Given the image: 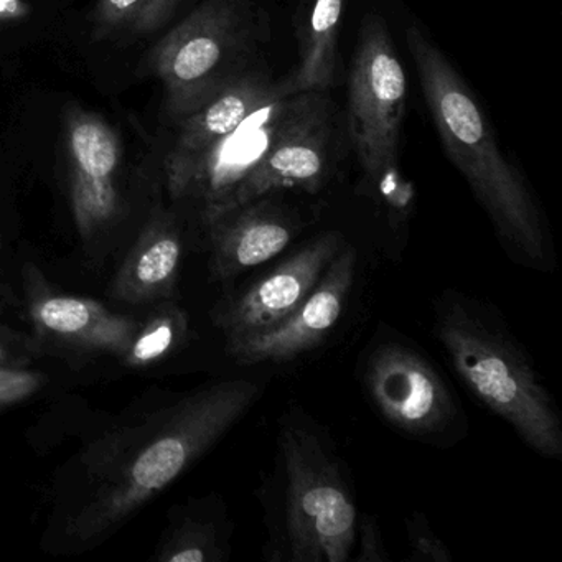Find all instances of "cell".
<instances>
[{
  "label": "cell",
  "mask_w": 562,
  "mask_h": 562,
  "mask_svg": "<svg viewBox=\"0 0 562 562\" xmlns=\"http://www.w3.org/2000/svg\"><path fill=\"white\" fill-rule=\"evenodd\" d=\"M407 48L443 150L469 182L506 255L536 271L554 268V251L528 183L503 156L492 124L439 47L413 25Z\"/></svg>",
  "instance_id": "cell-1"
},
{
  "label": "cell",
  "mask_w": 562,
  "mask_h": 562,
  "mask_svg": "<svg viewBox=\"0 0 562 562\" xmlns=\"http://www.w3.org/2000/svg\"><path fill=\"white\" fill-rule=\"evenodd\" d=\"M261 394L259 381H218L157 413L136 442L97 470V488L71 516L68 535L93 542L120 528L205 456Z\"/></svg>",
  "instance_id": "cell-2"
},
{
  "label": "cell",
  "mask_w": 562,
  "mask_h": 562,
  "mask_svg": "<svg viewBox=\"0 0 562 562\" xmlns=\"http://www.w3.org/2000/svg\"><path fill=\"white\" fill-rule=\"evenodd\" d=\"M266 498L269 559H350L358 531L353 492L330 437L301 409L281 419L274 475Z\"/></svg>",
  "instance_id": "cell-3"
},
{
  "label": "cell",
  "mask_w": 562,
  "mask_h": 562,
  "mask_svg": "<svg viewBox=\"0 0 562 562\" xmlns=\"http://www.w3.org/2000/svg\"><path fill=\"white\" fill-rule=\"evenodd\" d=\"M436 330L453 370L473 396L502 417L535 452L562 456V424L548 387L498 315L462 292L436 305Z\"/></svg>",
  "instance_id": "cell-4"
},
{
  "label": "cell",
  "mask_w": 562,
  "mask_h": 562,
  "mask_svg": "<svg viewBox=\"0 0 562 562\" xmlns=\"http://www.w3.org/2000/svg\"><path fill=\"white\" fill-rule=\"evenodd\" d=\"M406 98V74L386 25L367 19L348 77V127L364 193L386 210L394 232L406 228L414 205L413 187L397 166Z\"/></svg>",
  "instance_id": "cell-5"
},
{
  "label": "cell",
  "mask_w": 562,
  "mask_h": 562,
  "mask_svg": "<svg viewBox=\"0 0 562 562\" xmlns=\"http://www.w3.org/2000/svg\"><path fill=\"white\" fill-rule=\"evenodd\" d=\"M252 2L205 0L150 52L149 71L162 85L170 116H189L245 74L258 31Z\"/></svg>",
  "instance_id": "cell-6"
},
{
  "label": "cell",
  "mask_w": 562,
  "mask_h": 562,
  "mask_svg": "<svg viewBox=\"0 0 562 562\" xmlns=\"http://www.w3.org/2000/svg\"><path fill=\"white\" fill-rule=\"evenodd\" d=\"M331 153L334 117L327 91L291 94L265 157L226 196L213 220L279 190L318 192L330 176Z\"/></svg>",
  "instance_id": "cell-7"
},
{
  "label": "cell",
  "mask_w": 562,
  "mask_h": 562,
  "mask_svg": "<svg viewBox=\"0 0 562 562\" xmlns=\"http://www.w3.org/2000/svg\"><path fill=\"white\" fill-rule=\"evenodd\" d=\"M364 386L381 416L409 436L434 439L456 424L450 387L434 364L403 341H383L368 355Z\"/></svg>",
  "instance_id": "cell-8"
},
{
  "label": "cell",
  "mask_w": 562,
  "mask_h": 562,
  "mask_svg": "<svg viewBox=\"0 0 562 562\" xmlns=\"http://www.w3.org/2000/svg\"><path fill=\"white\" fill-rule=\"evenodd\" d=\"M344 246V238L335 232L312 239L274 269L220 301L212 312L213 325L225 335V341L274 327L317 288Z\"/></svg>",
  "instance_id": "cell-9"
},
{
  "label": "cell",
  "mask_w": 562,
  "mask_h": 562,
  "mask_svg": "<svg viewBox=\"0 0 562 562\" xmlns=\"http://www.w3.org/2000/svg\"><path fill=\"white\" fill-rule=\"evenodd\" d=\"M357 276V251L345 245L308 297L269 330L225 341L236 363H289L321 347L344 317Z\"/></svg>",
  "instance_id": "cell-10"
},
{
  "label": "cell",
  "mask_w": 562,
  "mask_h": 562,
  "mask_svg": "<svg viewBox=\"0 0 562 562\" xmlns=\"http://www.w3.org/2000/svg\"><path fill=\"white\" fill-rule=\"evenodd\" d=\"M70 206L78 235L94 241L121 213L117 173L123 162L120 134L104 117L74 110L67 121Z\"/></svg>",
  "instance_id": "cell-11"
},
{
  "label": "cell",
  "mask_w": 562,
  "mask_h": 562,
  "mask_svg": "<svg viewBox=\"0 0 562 562\" xmlns=\"http://www.w3.org/2000/svg\"><path fill=\"white\" fill-rule=\"evenodd\" d=\"M27 314L38 341L88 355L123 358L140 322L114 314L90 297L60 294L37 269L24 272Z\"/></svg>",
  "instance_id": "cell-12"
},
{
  "label": "cell",
  "mask_w": 562,
  "mask_h": 562,
  "mask_svg": "<svg viewBox=\"0 0 562 562\" xmlns=\"http://www.w3.org/2000/svg\"><path fill=\"white\" fill-rule=\"evenodd\" d=\"M272 193L243 203L206 225L216 281H232L276 258L297 235L299 220Z\"/></svg>",
  "instance_id": "cell-13"
},
{
  "label": "cell",
  "mask_w": 562,
  "mask_h": 562,
  "mask_svg": "<svg viewBox=\"0 0 562 562\" xmlns=\"http://www.w3.org/2000/svg\"><path fill=\"white\" fill-rule=\"evenodd\" d=\"M278 97L281 94L276 83L255 71H245L199 110L182 117L179 136L164 164L167 187L182 179L220 140Z\"/></svg>",
  "instance_id": "cell-14"
},
{
  "label": "cell",
  "mask_w": 562,
  "mask_h": 562,
  "mask_svg": "<svg viewBox=\"0 0 562 562\" xmlns=\"http://www.w3.org/2000/svg\"><path fill=\"white\" fill-rule=\"evenodd\" d=\"M182 236L170 220L154 218L140 233L114 278V299L146 305L170 301L182 262Z\"/></svg>",
  "instance_id": "cell-15"
},
{
  "label": "cell",
  "mask_w": 562,
  "mask_h": 562,
  "mask_svg": "<svg viewBox=\"0 0 562 562\" xmlns=\"http://www.w3.org/2000/svg\"><path fill=\"white\" fill-rule=\"evenodd\" d=\"M348 0H314L301 29L299 61L276 83L281 97L327 91L337 78L338 41Z\"/></svg>",
  "instance_id": "cell-16"
},
{
  "label": "cell",
  "mask_w": 562,
  "mask_h": 562,
  "mask_svg": "<svg viewBox=\"0 0 562 562\" xmlns=\"http://www.w3.org/2000/svg\"><path fill=\"white\" fill-rule=\"evenodd\" d=\"M182 0H97L94 27L100 38L154 34L169 24Z\"/></svg>",
  "instance_id": "cell-17"
},
{
  "label": "cell",
  "mask_w": 562,
  "mask_h": 562,
  "mask_svg": "<svg viewBox=\"0 0 562 562\" xmlns=\"http://www.w3.org/2000/svg\"><path fill=\"white\" fill-rule=\"evenodd\" d=\"M190 322L186 311L170 301L140 322L133 344L121 361L130 368H146L169 357L189 337Z\"/></svg>",
  "instance_id": "cell-18"
},
{
  "label": "cell",
  "mask_w": 562,
  "mask_h": 562,
  "mask_svg": "<svg viewBox=\"0 0 562 562\" xmlns=\"http://www.w3.org/2000/svg\"><path fill=\"white\" fill-rule=\"evenodd\" d=\"M228 552L218 525L213 519L187 516L170 529L159 548L162 562H216Z\"/></svg>",
  "instance_id": "cell-19"
},
{
  "label": "cell",
  "mask_w": 562,
  "mask_h": 562,
  "mask_svg": "<svg viewBox=\"0 0 562 562\" xmlns=\"http://www.w3.org/2000/svg\"><path fill=\"white\" fill-rule=\"evenodd\" d=\"M406 531L411 549L407 561L452 562L449 548L434 531L424 513H411L409 518L406 519Z\"/></svg>",
  "instance_id": "cell-20"
},
{
  "label": "cell",
  "mask_w": 562,
  "mask_h": 562,
  "mask_svg": "<svg viewBox=\"0 0 562 562\" xmlns=\"http://www.w3.org/2000/svg\"><path fill=\"white\" fill-rule=\"evenodd\" d=\"M45 383H47V376L38 371L0 367V411L31 400Z\"/></svg>",
  "instance_id": "cell-21"
},
{
  "label": "cell",
  "mask_w": 562,
  "mask_h": 562,
  "mask_svg": "<svg viewBox=\"0 0 562 562\" xmlns=\"http://www.w3.org/2000/svg\"><path fill=\"white\" fill-rule=\"evenodd\" d=\"M357 538H360V552L355 561L357 562H387L386 546H384L383 532L380 522L373 516H364L358 522Z\"/></svg>",
  "instance_id": "cell-22"
},
{
  "label": "cell",
  "mask_w": 562,
  "mask_h": 562,
  "mask_svg": "<svg viewBox=\"0 0 562 562\" xmlns=\"http://www.w3.org/2000/svg\"><path fill=\"white\" fill-rule=\"evenodd\" d=\"M38 350L35 341L18 338L8 328L0 327V367L24 368L31 361L32 353Z\"/></svg>",
  "instance_id": "cell-23"
},
{
  "label": "cell",
  "mask_w": 562,
  "mask_h": 562,
  "mask_svg": "<svg viewBox=\"0 0 562 562\" xmlns=\"http://www.w3.org/2000/svg\"><path fill=\"white\" fill-rule=\"evenodd\" d=\"M29 12L24 0H0V22L21 21L27 18Z\"/></svg>",
  "instance_id": "cell-24"
}]
</instances>
